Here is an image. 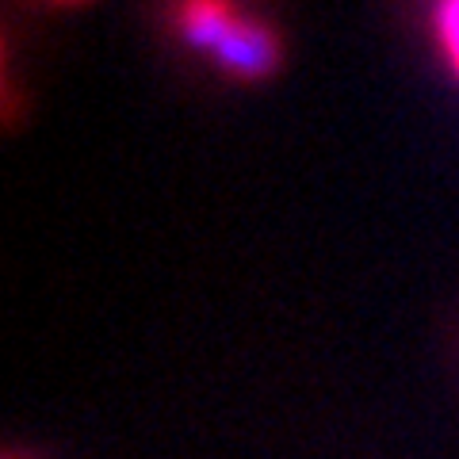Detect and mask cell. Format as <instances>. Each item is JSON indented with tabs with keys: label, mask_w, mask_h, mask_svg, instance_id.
Instances as JSON below:
<instances>
[{
	"label": "cell",
	"mask_w": 459,
	"mask_h": 459,
	"mask_svg": "<svg viewBox=\"0 0 459 459\" xmlns=\"http://www.w3.org/2000/svg\"><path fill=\"white\" fill-rule=\"evenodd\" d=\"M214 65L234 81H261L280 65V31L264 16L241 12L238 23L214 47Z\"/></svg>",
	"instance_id": "obj_1"
},
{
	"label": "cell",
	"mask_w": 459,
	"mask_h": 459,
	"mask_svg": "<svg viewBox=\"0 0 459 459\" xmlns=\"http://www.w3.org/2000/svg\"><path fill=\"white\" fill-rule=\"evenodd\" d=\"M238 0H169V23L192 50H207L222 42V35L238 23Z\"/></svg>",
	"instance_id": "obj_2"
},
{
	"label": "cell",
	"mask_w": 459,
	"mask_h": 459,
	"mask_svg": "<svg viewBox=\"0 0 459 459\" xmlns=\"http://www.w3.org/2000/svg\"><path fill=\"white\" fill-rule=\"evenodd\" d=\"M433 27L452 74L459 77V0H437L433 4Z\"/></svg>",
	"instance_id": "obj_3"
},
{
	"label": "cell",
	"mask_w": 459,
	"mask_h": 459,
	"mask_svg": "<svg viewBox=\"0 0 459 459\" xmlns=\"http://www.w3.org/2000/svg\"><path fill=\"white\" fill-rule=\"evenodd\" d=\"M57 4H77V0H57Z\"/></svg>",
	"instance_id": "obj_4"
},
{
	"label": "cell",
	"mask_w": 459,
	"mask_h": 459,
	"mask_svg": "<svg viewBox=\"0 0 459 459\" xmlns=\"http://www.w3.org/2000/svg\"><path fill=\"white\" fill-rule=\"evenodd\" d=\"M8 459H20V455H8Z\"/></svg>",
	"instance_id": "obj_5"
}]
</instances>
